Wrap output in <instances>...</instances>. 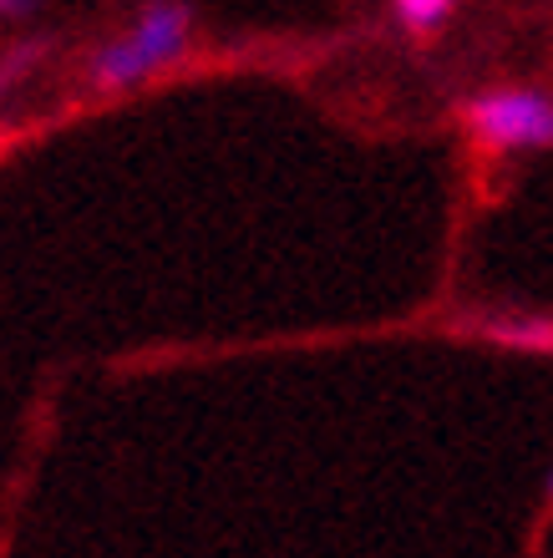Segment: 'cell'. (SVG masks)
Listing matches in <instances>:
<instances>
[{
    "label": "cell",
    "mask_w": 553,
    "mask_h": 558,
    "mask_svg": "<svg viewBox=\"0 0 553 558\" xmlns=\"http://www.w3.org/2000/svg\"><path fill=\"white\" fill-rule=\"evenodd\" d=\"M482 340L513 345V351H553V320L549 315H497L478 325Z\"/></svg>",
    "instance_id": "3957f363"
},
{
    "label": "cell",
    "mask_w": 553,
    "mask_h": 558,
    "mask_svg": "<svg viewBox=\"0 0 553 558\" xmlns=\"http://www.w3.org/2000/svg\"><path fill=\"white\" fill-rule=\"evenodd\" d=\"M467 133L497 153H524V147H553V97L533 87H497L482 92L462 107Z\"/></svg>",
    "instance_id": "7a4b0ae2"
},
{
    "label": "cell",
    "mask_w": 553,
    "mask_h": 558,
    "mask_svg": "<svg viewBox=\"0 0 553 558\" xmlns=\"http://www.w3.org/2000/svg\"><path fill=\"white\" fill-rule=\"evenodd\" d=\"M193 41V11L183 0H153L137 21H132L117 41H107L97 57L87 61V82L92 87H137L153 72L173 66Z\"/></svg>",
    "instance_id": "6da1fadb"
},
{
    "label": "cell",
    "mask_w": 553,
    "mask_h": 558,
    "mask_svg": "<svg viewBox=\"0 0 553 558\" xmlns=\"http://www.w3.org/2000/svg\"><path fill=\"white\" fill-rule=\"evenodd\" d=\"M36 0H0V15H26Z\"/></svg>",
    "instance_id": "5b68a950"
},
{
    "label": "cell",
    "mask_w": 553,
    "mask_h": 558,
    "mask_svg": "<svg viewBox=\"0 0 553 558\" xmlns=\"http://www.w3.org/2000/svg\"><path fill=\"white\" fill-rule=\"evenodd\" d=\"M549 502H553V477H549Z\"/></svg>",
    "instance_id": "8992f818"
},
{
    "label": "cell",
    "mask_w": 553,
    "mask_h": 558,
    "mask_svg": "<svg viewBox=\"0 0 553 558\" xmlns=\"http://www.w3.org/2000/svg\"><path fill=\"white\" fill-rule=\"evenodd\" d=\"M457 0H396V21L407 31H437Z\"/></svg>",
    "instance_id": "277c9868"
}]
</instances>
